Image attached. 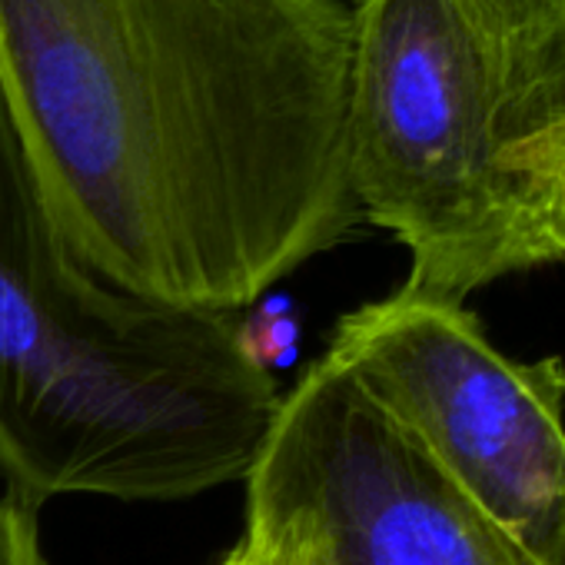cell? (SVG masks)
<instances>
[{
  "label": "cell",
  "mask_w": 565,
  "mask_h": 565,
  "mask_svg": "<svg viewBox=\"0 0 565 565\" xmlns=\"http://www.w3.org/2000/svg\"><path fill=\"white\" fill-rule=\"evenodd\" d=\"M350 0H0V87L74 246L120 287L256 307L360 223Z\"/></svg>",
  "instance_id": "cell-1"
},
{
  "label": "cell",
  "mask_w": 565,
  "mask_h": 565,
  "mask_svg": "<svg viewBox=\"0 0 565 565\" xmlns=\"http://www.w3.org/2000/svg\"><path fill=\"white\" fill-rule=\"evenodd\" d=\"M239 313L107 279L61 226L0 87V479L57 495L173 502L246 482L279 413Z\"/></svg>",
  "instance_id": "cell-2"
},
{
  "label": "cell",
  "mask_w": 565,
  "mask_h": 565,
  "mask_svg": "<svg viewBox=\"0 0 565 565\" xmlns=\"http://www.w3.org/2000/svg\"><path fill=\"white\" fill-rule=\"evenodd\" d=\"M350 180L409 253L403 290L466 303L565 259V0H350Z\"/></svg>",
  "instance_id": "cell-3"
},
{
  "label": "cell",
  "mask_w": 565,
  "mask_h": 565,
  "mask_svg": "<svg viewBox=\"0 0 565 565\" xmlns=\"http://www.w3.org/2000/svg\"><path fill=\"white\" fill-rule=\"evenodd\" d=\"M327 356L529 562L565 565V363L502 356L466 303L396 290L340 320Z\"/></svg>",
  "instance_id": "cell-4"
},
{
  "label": "cell",
  "mask_w": 565,
  "mask_h": 565,
  "mask_svg": "<svg viewBox=\"0 0 565 565\" xmlns=\"http://www.w3.org/2000/svg\"><path fill=\"white\" fill-rule=\"evenodd\" d=\"M246 539L294 565H529L330 356L279 399Z\"/></svg>",
  "instance_id": "cell-5"
},
{
  "label": "cell",
  "mask_w": 565,
  "mask_h": 565,
  "mask_svg": "<svg viewBox=\"0 0 565 565\" xmlns=\"http://www.w3.org/2000/svg\"><path fill=\"white\" fill-rule=\"evenodd\" d=\"M297 340H300V327L290 313H282L279 307H273L269 300L253 313L243 310L239 313V343L246 350V356L273 373L276 366H287L297 353Z\"/></svg>",
  "instance_id": "cell-6"
},
{
  "label": "cell",
  "mask_w": 565,
  "mask_h": 565,
  "mask_svg": "<svg viewBox=\"0 0 565 565\" xmlns=\"http://www.w3.org/2000/svg\"><path fill=\"white\" fill-rule=\"evenodd\" d=\"M0 565H47L38 535V512L0 486Z\"/></svg>",
  "instance_id": "cell-7"
},
{
  "label": "cell",
  "mask_w": 565,
  "mask_h": 565,
  "mask_svg": "<svg viewBox=\"0 0 565 565\" xmlns=\"http://www.w3.org/2000/svg\"><path fill=\"white\" fill-rule=\"evenodd\" d=\"M216 565H294L287 555L279 548L266 545V542H256V539H239V545L233 552H226Z\"/></svg>",
  "instance_id": "cell-8"
}]
</instances>
